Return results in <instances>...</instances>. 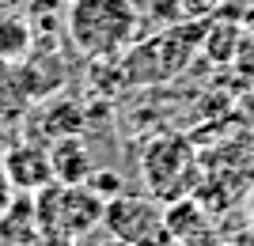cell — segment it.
<instances>
[{
  "label": "cell",
  "mask_w": 254,
  "mask_h": 246,
  "mask_svg": "<svg viewBox=\"0 0 254 246\" xmlns=\"http://www.w3.org/2000/svg\"><path fill=\"white\" fill-rule=\"evenodd\" d=\"M140 4L137 0H64V34L91 61L122 57L140 42Z\"/></svg>",
  "instance_id": "cell-1"
},
{
  "label": "cell",
  "mask_w": 254,
  "mask_h": 246,
  "mask_svg": "<svg viewBox=\"0 0 254 246\" xmlns=\"http://www.w3.org/2000/svg\"><path fill=\"white\" fill-rule=\"evenodd\" d=\"M103 227L110 231V239L129 246H148L167 235L159 204L148 197H129V193H118L114 201L103 204Z\"/></svg>",
  "instance_id": "cell-2"
},
{
  "label": "cell",
  "mask_w": 254,
  "mask_h": 246,
  "mask_svg": "<svg viewBox=\"0 0 254 246\" xmlns=\"http://www.w3.org/2000/svg\"><path fill=\"white\" fill-rule=\"evenodd\" d=\"M0 171L8 174V182L15 193H38L53 182L50 171V144H38V140H11V148L4 151L0 159Z\"/></svg>",
  "instance_id": "cell-3"
},
{
  "label": "cell",
  "mask_w": 254,
  "mask_h": 246,
  "mask_svg": "<svg viewBox=\"0 0 254 246\" xmlns=\"http://www.w3.org/2000/svg\"><path fill=\"white\" fill-rule=\"evenodd\" d=\"M50 171L57 186H87V178L95 174V159L84 137H61L50 144Z\"/></svg>",
  "instance_id": "cell-4"
},
{
  "label": "cell",
  "mask_w": 254,
  "mask_h": 246,
  "mask_svg": "<svg viewBox=\"0 0 254 246\" xmlns=\"http://www.w3.org/2000/svg\"><path fill=\"white\" fill-rule=\"evenodd\" d=\"M38 208L31 193H15L0 212V246H38Z\"/></svg>",
  "instance_id": "cell-5"
},
{
  "label": "cell",
  "mask_w": 254,
  "mask_h": 246,
  "mask_svg": "<svg viewBox=\"0 0 254 246\" xmlns=\"http://www.w3.org/2000/svg\"><path fill=\"white\" fill-rule=\"evenodd\" d=\"M42 121H46V137L61 140V137H80V129H84V106L76 102V98H53L50 106H42Z\"/></svg>",
  "instance_id": "cell-6"
},
{
  "label": "cell",
  "mask_w": 254,
  "mask_h": 246,
  "mask_svg": "<svg viewBox=\"0 0 254 246\" xmlns=\"http://www.w3.org/2000/svg\"><path fill=\"white\" fill-rule=\"evenodd\" d=\"M34 49V34L23 19H0V61H23Z\"/></svg>",
  "instance_id": "cell-7"
},
{
  "label": "cell",
  "mask_w": 254,
  "mask_h": 246,
  "mask_svg": "<svg viewBox=\"0 0 254 246\" xmlns=\"http://www.w3.org/2000/svg\"><path fill=\"white\" fill-rule=\"evenodd\" d=\"M137 4H140V23H144V27H148V23H159V31H167V27L186 23L182 0H137Z\"/></svg>",
  "instance_id": "cell-8"
},
{
  "label": "cell",
  "mask_w": 254,
  "mask_h": 246,
  "mask_svg": "<svg viewBox=\"0 0 254 246\" xmlns=\"http://www.w3.org/2000/svg\"><path fill=\"white\" fill-rule=\"evenodd\" d=\"M220 8V0H182V15L186 19H193V23H201L209 11H216Z\"/></svg>",
  "instance_id": "cell-9"
},
{
  "label": "cell",
  "mask_w": 254,
  "mask_h": 246,
  "mask_svg": "<svg viewBox=\"0 0 254 246\" xmlns=\"http://www.w3.org/2000/svg\"><path fill=\"white\" fill-rule=\"evenodd\" d=\"M11 197H15V190H11V182H8V174L0 171V212H4V208H8V201Z\"/></svg>",
  "instance_id": "cell-10"
},
{
  "label": "cell",
  "mask_w": 254,
  "mask_h": 246,
  "mask_svg": "<svg viewBox=\"0 0 254 246\" xmlns=\"http://www.w3.org/2000/svg\"><path fill=\"white\" fill-rule=\"evenodd\" d=\"M11 148V129H8V121L0 118V159H4V151Z\"/></svg>",
  "instance_id": "cell-11"
},
{
  "label": "cell",
  "mask_w": 254,
  "mask_h": 246,
  "mask_svg": "<svg viewBox=\"0 0 254 246\" xmlns=\"http://www.w3.org/2000/svg\"><path fill=\"white\" fill-rule=\"evenodd\" d=\"M106 246H129V243H118V239H114V243H106Z\"/></svg>",
  "instance_id": "cell-12"
}]
</instances>
